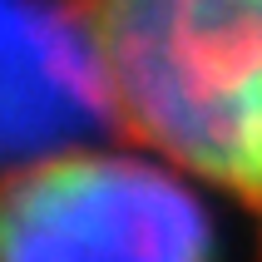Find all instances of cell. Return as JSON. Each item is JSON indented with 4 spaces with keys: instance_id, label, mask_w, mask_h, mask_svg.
Masks as SVG:
<instances>
[{
    "instance_id": "1",
    "label": "cell",
    "mask_w": 262,
    "mask_h": 262,
    "mask_svg": "<svg viewBox=\"0 0 262 262\" xmlns=\"http://www.w3.org/2000/svg\"><path fill=\"white\" fill-rule=\"evenodd\" d=\"M119 129L218 188L262 198V0H70Z\"/></svg>"
},
{
    "instance_id": "2",
    "label": "cell",
    "mask_w": 262,
    "mask_h": 262,
    "mask_svg": "<svg viewBox=\"0 0 262 262\" xmlns=\"http://www.w3.org/2000/svg\"><path fill=\"white\" fill-rule=\"evenodd\" d=\"M203 203L129 154L20 163L5 188V262H208Z\"/></svg>"
},
{
    "instance_id": "3",
    "label": "cell",
    "mask_w": 262,
    "mask_h": 262,
    "mask_svg": "<svg viewBox=\"0 0 262 262\" xmlns=\"http://www.w3.org/2000/svg\"><path fill=\"white\" fill-rule=\"evenodd\" d=\"M119 119L104 59L70 0L30 10L10 0V148H40V159L70 154L94 124Z\"/></svg>"
},
{
    "instance_id": "4",
    "label": "cell",
    "mask_w": 262,
    "mask_h": 262,
    "mask_svg": "<svg viewBox=\"0 0 262 262\" xmlns=\"http://www.w3.org/2000/svg\"><path fill=\"white\" fill-rule=\"evenodd\" d=\"M252 208H257V213H262V198H257V203H252Z\"/></svg>"
}]
</instances>
